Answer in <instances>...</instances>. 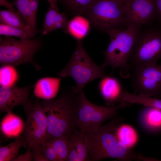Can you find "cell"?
Returning a JSON list of instances; mask_svg holds the SVG:
<instances>
[{"label":"cell","mask_w":161,"mask_h":161,"mask_svg":"<svg viewBox=\"0 0 161 161\" xmlns=\"http://www.w3.org/2000/svg\"><path fill=\"white\" fill-rule=\"evenodd\" d=\"M129 0H118V1L121 2L123 5L127 1Z\"/></svg>","instance_id":"cell-36"},{"label":"cell","mask_w":161,"mask_h":161,"mask_svg":"<svg viewBox=\"0 0 161 161\" xmlns=\"http://www.w3.org/2000/svg\"><path fill=\"white\" fill-rule=\"evenodd\" d=\"M43 35L36 38L18 40L11 36L0 38V63L1 65L13 67L22 64L31 63L37 69L39 66L33 61L35 54L42 47Z\"/></svg>","instance_id":"cell-5"},{"label":"cell","mask_w":161,"mask_h":161,"mask_svg":"<svg viewBox=\"0 0 161 161\" xmlns=\"http://www.w3.org/2000/svg\"><path fill=\"white\" fill-rule=\"evenodd\" d=\"M130 106L124 103L111 106L97 105L88 100L82 90L78 94V128L83 132L96 129L105 121L116 117L120 109Z\"/></svg>","instance_id":"cell-8"},{"label":"cell","mask_w":161,"mask_h":161,"mask_svg":"<svg viewBox=\"0 0 161 161\" xmlns=\"http://www.w3.org/2000/svg\"><path fill=\"white\" fill-rule=\"evenodd\" d=\"M92 26L90 21L86 16L77 15L69 21L63 30L77 41H82L89 33Z\"/></svg>","instance_id":"cell-15"},{"label":"cell","mask_w":161,"mask_h":161,"mask_svg":"<svg viewBox=\"0 0 161 161\" xmlns=\"http://www.w3.org/2000/svg\"><path fill=\"white\" fill-rule=\"evenodd\" d=\"M123 120V118L116 116L105 125L84 132L89 161H98L108 158L121 161L146 160V157L127 148L118 140L115 131Z\"/></svg>","instance_id":"cell-1"},{"label":"cell","mask_w":161,"mask_h":161,"mask_svg":"<svg viewBox=\"0 0 161 161\" xmlns=\"http://www.w3.org/2000/svg\"><path fill=\"white\" fill-rule=\"evenodd\" d=\"M115 133L119 142L129 149H131L138 142L137 132L129 124H121L117 128Z\"/></svg>","instance_id":"cell-20"},{"label":"cell","mask_w":161,"mask_h":161,"mask_svg":"<svg viewBox=\"0 0 161 161\" xmlns=\"http://www.w3.org/2000/svg\"><path fill=\"white\" fill-rule=\"evenodd\" d=\"M155 6V18L161 23V0H154Z\"/></svg>","instance_id":"cell-32"},{"label":"cell","mask_w":161,"mask_h":161,"mask_svg":"<svg viewBox=\"0 0 161 161\" xmlns=\"http://www.w3.org/2000/svg\"><path fill=\"white\" fill-rule=\"evenodd\" d=\"M33 160L30 149L29 148L24 153L18 155L13 161H31Z\"/></svg>","instance_id":"cell-31"},{"label":"cell","mask_w":161,"mask_h":161,"mask_svg":"<svg viewBox=\"0 0 161 161\" xmlns=\"http://www.w3.org/2000/svg\"><path fill=\"white\" fill-rule=\"evenodd\" d=\"M127 102L129 104H137L144 106L154 107L161 109V99L141 94L129 93L127 97Z\"/></svg>","instance_id":"cell-28"},{"label":"cell","mask_w":161,"mask_h":161,"mask_svg":"<svg viewBox=\"0 0 161 161\" xmlns=\"http://www.w3.org/2000/svg\"><path fill=\"white\" fill-rule=\"evenodd\" d=\"M38 145L39 148L45 156L49 161H59L56 152L48 142L47 141Z\"/></svg>","instance_id":"cell-29"},{"label":"cell","mask_w":161,"mask_h":161,"mask_svg":"<svg viewBox=\"0 0 161 161\" xmlns=\"http://www.w3.org/2000/svg\"><path fill=\"white\" fill-rule=\"evenodd\" d=\"M26 115L24 132L29 148L48 140V121L40 103L29 101L23 106Z\"/></svg>","instance_id":"cell-9"},{"label":"cell","mask_w":161,"mask_h":161,"mask_svg":"<svg viewBox=\"0 0 161 161\" xmlns=\"http://www.w3.org/2000/svg\"><path fill=\"white\" fill-rule=\"evenodd\" d=\"M42 31L27 30L21 28L9 26L0 23V35L14 36L19 38L21 40H26L35 38L36 35Z\"/></svg>","instance_id":"cell-25"},{"label":"cell","mask_w":161,"mask_h":161,"mask_svg":"<svg viewBox=\"0 0 161 161\" xmlns=\"http://www.w3.org/2000/svg\"><path fill=\"white\" fill-rule=\"evenodd\" d=\"M27 143L25 138L20 137L7 145L1 146L0 161H13L21 148Z\"/></svg>","instance_id":"cell-23"},{"label":"cell","mask_w":161,"mask_h":161,"mask_svg":"<svg viewBox=\"0 0 161 161\" xmlns=\"http://www.w3.org/2000/svg\"><path fill=\"white\" fill-rule=\"evenodd\" d=\"M106 67L103 64L101 66L96 64L86 52L83 41H77L70 59L58 75L61 78H72L75 84L71 89L74 94H78L89 82L106 76Z\"/></svg>","instance_id":"cell-4"},{"label":"cell","mask_w":161,"mask_h":161,"mask_svg":"<svg viewBox=\"0 0 161 161\" xmlns=\"http://www.w3.org/2000/svg\"><path fill=\"white\" fill-rule=\"evenodd\" d=\"M0 21V23L9 26L27 30L35 31L32 30L25 24L16 11L1 10Z\"/></svg>","instance_id":"cell-24"},{"label":"cell","mask_w":161,"mask_h":161,"mask_svg":"<svg viewBox=\"0 0 161 161\" xmlns=\"http://www.w3.org/2000/svg\"></svg>","instance_id":"cell-37"},{"label":"cell","mask_w":161,"mask_h":161,"mask_svg":"<svg viewBox=\"0 0 161 161\" xmlns=\"http://www.w3.org/2000/svg\"><path fill=\"white\" fill-rule=\"evenodd\" d=\"M96 0H58L66 11L75 16H86Z\"/></svg>","instance_id":"cell-22"},{"label":"cell","mask_w":161,"mask_h":161,"mask_svg":"<svg viewBox=\"0 0 161 161\" xmlns=\"http://www.w3.org/2000/svg\"><path fill=\"white\" fill-rule=\"evenodd\" d=\"M29 148L30 149L33 161H49L45 156L39 148L38 144Z\"/></svg>","instance_id":"cell-30"},{"label":"cell","mask_w":161,"mask_h":161,"mask_svg":"<svg viewBox=\"0 0 161 161\" xmlns=\"http://www.w3.org/2000/svg\"><path fill=\"white\" fill-rule=\"evenodd\" d=\"M0 5L1 6H3L6 7L8 9L16 11L13 6L7 0H0Z\"/></svg>","instance_id":"cell-34"},{"label":"cell","mask_w":161,"mask_h":161,"mask_svg":"<svg viewBox=\"0 0 161 161\" xmlns=\"http://www.w3.org/2000/svg\"><path fill=\"white\" fill-rule=\"evenodd\" d=\"M138 121L145 131L152 134L161 132V109L151 106H144L139 112Z\"/></svg>","instance_id":"cell-14"},{"label":"cell","mask_w":161,"mask_h":161,"mask_svg":"<svg viewBox=\"0 0 161 161\" xmlns=\"http://www.w3.org/2000/svg\"><path fill=\"white\" fill-rule=\"evenodd\" d=\"M56 152L59 161H66L69 153V139L64 137H54L47 141Z\"/></svg>","instance_id":"cell-27"},{"label":"cell","mask_w":161,"mask_h":161,"mask_svg":"<svg viewBox=\"0 0 161 161\" xmlns=\"http://www.w3.org/2000/svg\"><path fill=\"white\" fill-rule=\"evenodd\" d=\"M69 21L65 13H60L49 5L43 23V35L59 29L63 30L66 27Z\"/></svg>","instance_id":"cell-17"},{"label":"cell","mask_w":161,"mask_h":161,"mask_svg":"<svg viewBox=\"0 0 161 161\" xmlns=\"http://www.w3.org/2000/svg\"><path fill=\"white\" fill-rule=\"evenodd\" d=\"M100 94L107 106L116 105L125 89L120 81L112 75H106L101 78L98 85Z\"/></svg>","instance_id":"cell-13"},{"label":"cell","mask_w":161,"mask_h":161,"mask_svg":"<svg viewBox=\"0 0 161 161\" xmlns=\"http://www.w3.org/2000/svg\"><path fill=\"white\" fill-rule=\"evenodd\" d=\"M131 80L134 93L161 98V64H151L134 68Z\"/></svg>","instance_id":"cell-10"},{"label":"cell","mask_w":161,"mask_h":161,"mask_svg":"<svg viewBox=\"0 0 161 161\" xmlns=\"http://www.w3.org/2000/svg\"><path fill=\"white\" fill-rule=\"evenodd\" d=\"M140 27L127 24L124 29H113L106 33L110 36L109 43L103 52L105 61L103 64L106 67L110 66L112 70L119 68L120 76L129 77L131 68L128 63Z\"/></svg>","instance_id":"cell-3"},{"label":"cell","mask_w":161,"mask_h":161,"mask_svg":"<svg viewBox=\"0 0 161 161\" xmlns=\"http://www.w3.org/2000/svg\"><path fill=\"white\" fill-rule=\"evenodd\" d=\"M49 3L52 7L55 10L59 11V10L58 7L57 3L58 0H46Z\"/></svg>","instance_id":"cell-35"},{"label":"cell","mask_w":161,"mask_h":161,"mask_svg":"<svg viewBox=\"0 0 161 161\" xmlns=\"http://www.w3.org/2000/svg\"><path fill=\"white\" fill-rule=\"evenodd\" d=\"M86 16L92 26L106 33L127 24L123 5L118 0H96Z\"/></svg>","instance_id":"cell-6"},{"label":"cell","mask_w":161,"mask_h":161,"mask_svg":"<svg viewBox=\"0 0 161 161\" xmlns=\"http://www.w3.org/2000/svg\"><path fill=\"white\" fill-rule=\"evenodd\" d=\"M40 103L47 120V141L54 137L69 139L78 129V94L72 89L63 92L56 99L43 100Z\"/></svg>","instance_id":"cell-2"},{"label":"cell","mask_w":161,"mask_h":161,"mask_svg":"<svg viewBox=\"0 0 161 161\" xmlns=\"http://www.w3.org/2000/svg\"><path fill=\"white\" fill-rule=\"evenodd\" d=\"M10 3L15 6L21 18L32 30H36V17L32 11L30 0H14Z\"/></svg>","instance_id":"cell-21"},{"label":"cell","mask_w":161,"mask_h":161,"mask_svg":"<svg viewBox=\"0 0 161 161\" xmlns=\"http://www.w3.org/2000/svg\"><path fill=\"white\" fill-rule=\"evenodd\" d=\"M127 24L141 27L155 18L154 0H129L123 4Z\"/></svg>","instance_id":"cell-11"},{"label":"cell","mask_w":161,"mask_h":161,"mask_svg":"<svg viewBox=\"0 0 161 161\" xmlns=\"http://www.w3.org/2000/svg\"><path fill=\"white\" fill-rule=\"evenodd\" d=\"M39 1V0H30L32 11L35 17L36 16Z\"/></svg>","instance_id":"cell-33"},{"label":"cell","mask_w":161,"mask_h":161,"mask_svg":"<svg viewBox=\"0 0 161 161\" xmlns=\"http://www.w3.org/2000/svg\"><path fill=\"white\" fill-rule=\"evenodd\" d=\"M69 150L75 151L79 161H89V153L84 140V132L79 129L75 130L69 139Z\"/></svg>","instance_id":"cell-19"},{"label":"cell","mask_w":161,"mask_h":161,"mask_svg":"<svg viewBox=\"0 0 161 161\" xmlns=\"http://www.w3.org/2000/svg\"><path fill=\"white\" fill-rule=\"evenodd\" d=\"M32 86L19 87L15 85L0 88V111L11 112L16 106L22 105L30 101L29 96Z\"/></svg>","instance_id":"cell-12"},{"label":"cell","mask_w":161,"mask_h":161,"mask_svg":"<svg viewBox=\"0 0 161 161\" xmlns=\"http://www.w3.org/2000/svg\"><path fill=\"white\" fill-rule=\"evenodd\" d=\"M24 126L21 119L12 112L7 113L1 123V130L8 137H18L24 130Z\"/></svg>","instance_id":"cell-18"},{"label":"cell","mask_w":161,"mask_h":161,"mask_svg":"<svg viewBox=\"0 0 161 161\" xmlns=\"http://www.w3.org/2000/svg\"><path fill=\"white\" fill-rule=\"evenodd\" d=\"M161 58V30L149 28L140 32V30L129 60L131 68L157 64Z\"/></svg>","instance_id":"cell-7"},{"label":"cell","mask_w":161,"mask_h":161,"mask_svg":"<svg viewBox=\"0 0 161 161\" xmlns=\"http://www.w3.org/2000/svg\"><path fill=\"white\" fill-rule=\"evenodd\" d=\"M14 67L1 65L0 69V84L2 86L15 85L19 78L18 72Z\"/></svg>","instance_id":"cell-26"},{"label":"cell","mask_w":161,"mask_h":161,"mask_svg":"<svg viewBox=\"0 0 161 161\" xmlns=\"http://www.w3.org/2000/svg\"><path fill=\"white\" fill-rule=\"evenodd\" d=\"M61 78L46 77L39 79L35 85V96L44 100L54 99L58 92Z\"/></svg>","instance_id":"cell-16"}]
</instances>
